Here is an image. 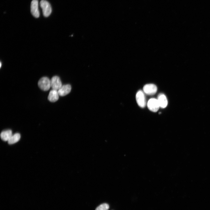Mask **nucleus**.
I'll use <instances>...</instances> for the list:
<instances>
[{
    "label": "nucleus",
    "mask_w": 210,
    "mask_h": 210,
    "mask_svg": "<svg viewBox=\"0 0 210 210\" xmlns=\"http://www.w3.org/2000/svg\"><path fill=\"white\" fill-rule=\"evenodd\" d=\"M59 95L58 90L52 89L49 92L48 96V99L50 102H55L58 100Z\"/></svg>",
    "instance_id": "9d476101"
},
{
    "label": "nucleus",
    "mask_w": 210,
    "mask_h": 210,
    "mask_svg": "<svg viewBox=\"0 0 210 210\" xmlns=\"http://www.w3.org/2000/svg\"><path fill=\"white\" fill-rule=\"evenodd\" d=\"M43 16L45 17L49 16L52 12V8L50 3L46 0H41L40 2Z\"/></svg>",
    "instance_id": "f257e3e1"
},
{
    "label": "nucleus",
    "mask_w": 210,
    "mask_h": 210,
    "mask_svg": "<svg viewBox=\"0 0 210 210\" xmlns=\"http://www.w3.org/2000/svg\"><path fill=\"white\" fill-rule=\"evenodd\" d=\"M160 107L164 108L166 107L168 104V101L165 95L162 93L160 94L157 99Z\"/></svg>",
    "instance_id": "1a4fd4ad"
},
{
    "label": "nucleus",
    "mask_w": 210,
    "mask_h": 210,
    "mask_svg": "<svg viewBox=\"0 0 210 210\" xmlns=\"http://www.w3.org/2000/svg\"><path fill=\"white\" fill-rule=\"evenodd\" d=\"M1 62H0V67H1Z\"/></svg>",
    "instance_id": "4468645a"
},
{
    "label": "nucleus",
    "mask_w": 210,
    "mask_h": 210,
    "mask_svg": "<svg viewBox=\"0 0 210 210\" xmlns=\"http://www.w3.org/2000/svg\"><path fill=\"white\" fill-rule=\"evenodd\" d=\"M12 135V131L10 130L4 131L0 134L1 139L4 141H8Z\"/></svg>",
    "instance_id": "9b49d317"
},
{
    "label": "nucleus",
    "mask_w": 210,
    "mask_h": 210,
    "mask_svg": "<svg viewBox=\"0 0 210 210\" xmlns=\"http://www.w3.org/2000/svg\"><path fill=\"white\" fill-rule=\"evenodd\" d=\"M38 85L42 90L45 91H47L51 87L50 80L47 77H43L39 80Z\"/></svg>",
    "instance_id": "f03ea898"
},
{
    "label": "nucleus",
    "mask_w": 210,
    "mask_h": 210,
    "mask_svg": "<svg viewBox=\"0 0 210 210\" xmlns=\"http://www.w3.org/2000/svg\"><path fill=\"white\" fill-rule=\"evenodd\" d=\"M109 209V205L106 203H104L97 207L95 210H108Z\"/></svg>",
    "instance_id": "ddd939ff"
},
{
    "label": "nucleus",
    "mask_w": 210,
    "mask_h": 210,
    "mask_svg": "<svg viewBox=\"0 0 210 210\" xmlns=\"http://www.w3.org/2000/svg\"><path fill=\"white\" fill-rule=\"evenodd\" d=\"M20 138V134L19 133H16L12 135L8 141L9 144H13L18 142Z\"/></svg>",
    "instance_id": "f8f14e48"
},
{
    "label": "nucleus",
    "mask_w": 210,
    "mask_h": 210,
    "mask_svg": "<svg viewBox=\"0 0 210 210\" xmlns=\"http://www.w3.org/2000/svg\"><path fill=\"white\" fill-rule=\"evenodd\" d=\"M31 12L32 15L36 18L39 16V12L38 8V0H32L31 4Z\"/></svg>",
    "instance_id": "0eeeda50"
},
{
    "label": "nucleus",
    "mask_w": 210,
    "mask_h": 210,
    "mask_svg": "<svg viewBox=\"0 0 210 210\" xmlns=\"http://www.w3.org/2000/svg\"><path fill=\"white\" fill-rule=\"evenodd\" d=\"M144 92L148 95H153L155 94L157 90L156 85L153 84H148L145 85L143 87Z\"/></svg>",
    "instance_id": "39448f33"
},
{
    "label": "nucleus",
    "mask_w": 210,
    "mask_h": 210,
    "mask_svg": "<svg viewBox=\"0 0 210 210\" xmlns=\"http://www.w3.org/2000/svg\"><path fill=\"white\" fill-rule=\"evenodd\" d=\"M136 98L137 103L140 107L144 108L145 106L146 102L144 92L141 90L138 91L136 94Z\"/></svg>",
    "instance_id": "7ed1b4c3"
},
{
    "label": "nucleus",
    "mask_w": 210,
    "mask_h": 210,
    "mask_svg": "<svg viewBox=\"0 0 210 210\" xmlns=\"http://www.w3.org/2000/svg\"><path fill=\"white\" fill-rule=\"evenodd\" d=\"M51 87L52 89L58 90L62 85L59 77L55 76L50 80Z\"/></svg>",
    "instance_id": "423d86ee"
},
{
    "label": "nucleus",
    "mask_w": 210,
    "mask_h": 210,
    "mask_svg": "<svg viewBox=\"0 0 210 210\" xmlns=\"http://www.w3.org/2000/svg\"><path fill=\"white\" fill-rule=\"evenodd\" d=\"M71 88V86L69 84L62 85L58 90L59 95L61 96L66 95L70 92Z\"/></svg>",
    "instance_id": "6e6552de"
},
{
    "label": "nucleus",
    "mask_w": 210,
    "mask_h": 210,
    "mask_svg": "<svg viewBox=\"0 0 210 210\" xmlns=\"http://www.w3.org/2000/svg\"><path fill=\"white\" fill-rule=\"evenodd\" d=\"M147 106L149 109L153 112H156L159 109L160 106L157 99L151 98L148 101Z\"/></svg>",
    "instance_id": "20e7f679"
}]
</instances>
